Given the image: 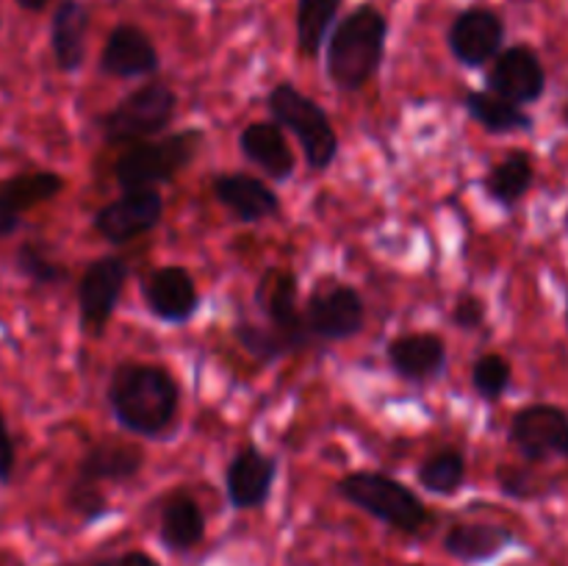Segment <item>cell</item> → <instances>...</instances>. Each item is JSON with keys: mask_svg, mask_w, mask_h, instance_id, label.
Returning <instances> with one entry per match:
<instances>
[{"mask_svg": "<svg viewBox=\"0 0 568 566\" xmlns=\"http://www.w3.org/2000/svg\"><path fill=\"white\" fill-rule=\"evenodd\" d=\"M116 566H161L159 560L150 558L148 553H139V549H133V553H125L120 560H116Z\"/></svg>", "mask_w": 568, "mask_h": 566, "instance_id": "obj_36", "label": "cell"}, {"mask_svg": "<svg viewBox=\"0 0 568 566\" xmlns=\"http://www.w3.org/2000/svg\"><path fill=\"white\" fill-rule=\"evenodd\" d=\"M266 105L275 117V125L294 133L297 142L303 144L311 170H327L336 161L338 137L327 120L325 109L314 98L294 89L292 83H277L266 98Z\"/></svg>", "mask_w": 568, "mask_h": 566, "instance_id": "obj_4", "label": "cell"}, {"mask_svg": "<svg viewBox=\"0 0 568 566\" xmlns=\"http://www.w3.org/2000/svg\"><path fill=\"white\" fill-rule=\"evenodd\" d=\"M277 475V461L261 453L258 447H244L233 455L225 472V486L231 505L250 511L261 508L270 499L272 483Z\"/></svg>", "mask_w": 568, "mask_h": 566, "instance_id": "obj_15", "label": "cell"}, {"mask_svg": "<svg viewBox=\"0 0 568 566\" xmlns=\"http://www.w3.org/2000/svg\"><path fill=\"white\" fill-rule=\"evenodd\" d=\"M344 0H297V44L303 55H320Z\"/></svg>", "mask_w": 568, "mask_h": 566, "instance_id": "obj_27", "label": "cell"}, {"mask_svg": "<svg viewBox=\"0 0 568 566\" xmlns=\"http://www.w3.org/2000/svg\"><path fill=\"white\" fill-rule=\"evenodd\" d=\"M508 438L530 464H547L549 458L568 461V411L552 403L519 408L510 420Z\"/></svg>", "mask_w": 568, "mask_h": 566, "instance_id": "obj_7", "label": "cell"}, {"mask_svg": "<svg viewBox=\"0 0 568 566\" xmlns=\"http://www.w3.org/2000/svg\"><path fill=\"white\" fill-rule=\"evenodd\" d=\"M386 37L388 22L383 11L372 3H361L333 28L327 39V78L344 92L366 87L381 67Z\"/></svg>", "mask_w": 568, "mask_h": 566, "instance_id": "obj_2", "label": "cell"}, {"mask_svg": "<svg viewBox=\"0 0 568 566\" xmlns=\"http://www.w3.org/2000/svg\"><path fill=\"white\" fill-rule=\"evenodd\" d=\"M497 481L503 494H508V497L514 499H532L541 494V488L536 486V477L527 469H519V466H499Z\"/></svg>", "mask_w": 568, "mask_h": 566, "instance_id": "obj_33", "label": "cell"}, {"mask_svg": "<svg viewBox=\"0 0 568 566\" xmlns=\"http://www.w3.org/2000/svg\"><path fill=\"white\" fill-rule=\"evenodd\" d=\"M205 536V516L197 499L189 494H175L161 508V542L175 553L197 547Z\"/></svg>", "mask_w": 568, "mask_h": 566, "instance_id": "obj_25", "label": "cell"}, {"mask_svg": "<svg viewBox=\"0 0 568 566\" xmlns=\"http://www.w3.org/2000/svg\"><path fill=\"white\" fill-rule=\"evenodd\" d=\"M236 338L239 344L253 355V358L261 361V364H272V361H277L283 353H286V347H283L281 338L275 336L272 327L253 325V322H242V325H236Z\"/></svg>", "mask_w": 568, "mask_h": 566, "instance_id": "obj_31", "label": "cell"}, {"mask_svg": "<svg viewBox=\"0 0 568 566\" xmlns=\"http://www.w3.org/2000/svg\"><path fill=\"white\" fill-rule=\"evenodd\" d=\"M486 81L488 92L499 94L516 105L536 103L547 92V70H544L536 50L527 48V44L499 50Z\"/></svg>", "mask_w": 568, "mask_h": 566, "instance_id": "obj_9", "label": "cell"}, {"mask_svg": "<svg viewBox=\"0 0 568 566\" xmlns=\"http://www.w3.org/2000/svg\"><path fill=\"white\" fill-rule=\"evenodd\" d=\"M17 3H20L22 9H28V11H42L44 6L50 3V0H17Z\"/></svg>", "mask_w": 568, "mask_h": 566, "instance_id": "obj_37", "label": "cell"}, {"mask_svg": "<svg viewBox=\"0 0 568 566\" xmlns=\"http://www.w3.org/2000/svg\"><path fill=\"white\" fill-rule=\"evenodd\" d=\"M566 327H568V305H566Z\"/></svg>", "mask_w": 568, "mask_h": 566, "instance_id": "obj_39", "label": "cell"}, {"mask_svg": "<svg viewBox=\"0 0 568 566\" xmlns=\"http://www.w3.org/2000/svg\"><path fill=\"white\" fill-rule=\"evenodd\" d=\"M67 505H70L83 522H94L100 519V516L109 514V503H105V497L100 494V488L87 481H72L70 492H67Z\"/></svg>", "mask_w": 568, "mask_h": 566, "instance_id": "obj_32", "label": "cell"}, {"mask_svg": "<svg viewBox=\"0 0 568 566\" xmlns=\"http://www.w3.org/2000/svg\"><path fill=\"white\" fill-rule=\"evenodd\" d=\"M178 98L166 83H144L100 117V131L109 144L155 137L175 117Z\"/></svg>", "mask_w": 568, "mask_h": 566, "instance_id": "obj_6", "label": "cell"}, {"mask_svg": "<svg viewBox=\"0 0 568 566\" xmlns=\"http://www.w3.org/2000/svg\"><path fill=\"white\" fill-rule=\"evenodd\" d=\"M144 303L161 322H189L200 309L194 277L183 266H161L144 281Z\"/></svg>", "mask_w": 568, "mask_h": 566, "instance_id": "obj_14", "label": "cell"}, {"mask_svg": "<svg viewBox=\"0 0 568 566\" xmlns=\"http://www.w3.org/2000/svg\"><path fill=\"white\" fill-rule=\"evenodd\" d=\"M388 364L405 381H430L447 364V344L436 333H408L388 344Z\"/></svg>", "mask_w": 568, "mask_h": 566, "instance_id": "obj_19", "label": "cell"}, {"mask_svg": "<svg viewBox=\"0 0 568 566\" xmlns=\"http://www.w3.org/2000/svg\"><path fill=\"white\" fill-rule=\"evenodd\" d=\"M164 211V200L155 189H133L94 214V231L111 244H128L153 231Z\"/></svg>", "mask_w": 568, "mask_h": 566, "instance_id": "obj_11", "label": "cell"}, {"mask_svg": "<svg viewBox=\"0 0 568 566\" xmlns=\"http://www.w3.org/2000/svg\"><path fill=\"white\" fill-rule=\"evenodd\" d=\"M449 50L464 67H483L497 59L505 42V22L497 11L475 9L460 11L449 26Z\"/></svg>", "mask_w": 568, "mask_h": 566, "instance_id": "obj_12", "label": "cell"}, {"mask_svg": "<svg viewBox=\"0 0 568 566\" xmlns=\"http://www.w3.org/2000/svg\"><path fill=\"white\" fill-rule=\"evenodd\" d=\"M303 320L311 336L342 342V338L355 336L364 327V300L353 286H342V283L322 286L311 294Z\"/></svg>", "mask_w": 568, "mask_h": 566, "instance_id": "obj_10", "label": "cell"}, {"mask_svg": "<svg viewBox=\"0 0 568 566\" xmlns=\"http://www.w3.org/2000/svg\"><path fill=\"white\" fill-rule=\"evenodd\" d=\"M125 281L128 264L120 255H103L83 270L78 281V311H81V331L87 336H103Z\"/></svg>", "mask_w": 568, "mask_h": 566, "instance_id": "obj_8", "label": "cell"}, {"mask_svg": "<svg viewBox=\"0 0 568 566\" xmlns=\"http://www.w3.org/2000/svg\"><path fill=\"white\" fill-rule=\"evenodd\" d=\"M61 189H64V181L50 170L22 172L9 181H0V239L11 236L20 228L22 211L48 203Z\"/></svg>", "mask_w": 568, "mask_h": 566, "instance_id": "obj_17", "label": "cell"}, {"mask_svg": "<svg viewBox=\"0 0 568 566\" xmlns=\"http://www.w3.org/2000/svg\"><path fill=\"white\" fill-rule=\"evenodd\" d=\"M14 466H17V447L14 438H11L9 425H6V416L0 411V483H11L14 477Z\"/></svg>", "mask_w": 568, "mask_h": 566, "instance_id": "obj_35", "label": "cell"}, {"mask_svg": "<svg viewBox=\"0 0 568 566\" xmlns=\"http://www.w3.org/2000/svg\"><path fill=\"white\" fill-rule=\"evenodd\" d=\"M214 198L242 222H261L277 214L281 200L261 178L244 172H225L214 178Z\"/></svg>", "mask_w": 568, "mask_h": 566, "instance_id": "obj_18", "label": "cell"}, {"mask_svg": "<svg viewBox=\"0 0 568 566\" xmlns=\"http://www.w3.org/2000/svg\"><path fill=\"white\" fill-rule=\"evenodd\" d=\"M453 322L464 331H475L486 322V300H480L477 294H460L455 300V309H453Z\"/></svg>", "mask_w": 568, "mask_h": 566, "instance_id": "obj_34", "label": "cell"}, {"mask_svg": "<svg viewBox=\"0 0 568 566\" xmlns=\"http://www.w3.org/2000/svg\"><path fill=\"white\" fill-rule=\"evenodd\" d=\"M464 105L471 120L486 128L488 133H519L532 128V117L521 105L510 103L494 92H483V89L469 92Z\"/></svg>", "mask_w": 568, "mask_h": 566, "instance_id": "obj_26", "label": "cell"}, {"mask_svg": "<svg viewBox=\"0 0 568 566\" xmlns=\"http://www.w3.org/2000/svg\"><path fill=\"white\" fill-rule=\"evenodd\" d=\"M144 464V453L122 438H103L94 444L78 464L75 481H87L98 486L100 481H131Z\"/></svg>", "mask_w": 568, "mask_h": 566, "instance_id": "obj_21", "label": "cell"}, {"mask_svg": "<svg viewBox=\"0 0 568 566\" xmlns=\"http://www.w3.org/2000/svg\"><path fill=\"white\" fill-rule=\"evenodd\" d=\"M258 300L270 314L272 331L288 350H300L308 342V327H305L303 311L297 309V277L286 270H272L258 286Z\"/></svg>", "mask_w": 568, "mask_h": 566, "instance_id": "obj_13", "label": "cell"}, {"mask_svg": "<svg viewBox=\"0 0 568 566\" xmlns=\"http://www.w3.org/2000/svg\"><path fill=\"white\" fill-rule=\"evenodd\" d=\"M116 422L136 436H161L181 405L178 381L155 364H120L105 388Z\"/></svg>", "mask_w": 568, "mask_h": 566, "instance_id": "obj_1", "label": "cell"}, {"mask_svg": "<svg viewBox=\"0 0 568 566\" xmlns=\"http://www.w3.org/2000/svg\"><path fill=\"white\" fill-rule=\"evenodd\" d=\"M87 28L89 9L81 0H61L50 26V44L59 70L75 72L83 64L87 53Z\"/></svg>", "mask_w": 568, "mask_h": 566, "instance_id": "obj_23", "label": "cell"}, {"mask_svg": "<svg viewBox=\"0 0 568 566\" xmlns=\"http://www.w3.org/2000/svg\"><path fill=\"white\" fill-rule=\"evenodd\" d=\"M336 492L355 508L366 511L369 516L381 519L383 525L399 533H419L427 525L425 503L410 492L397 477L381 475V472H353L336 483Z\"/></svg>", "mask_w": 568, "mask_h": 566, "instance_id": "obj_3", "label": "cell"}, {"mask_svg": "<svg viewBox=\"0 0 568 566\" xmlns=\"http://www.w3.org/2000/svg\"><path fill=\"white\" fill-rule=\"evenodd\" d=\"M564 125L568 128V100L564 103Z\"/></svg>", "mask_w": 568, "mask_h": 566, "instance_id": "obj_38", "label": "cell"}, {"mask_svg": "<svg viewBox=\"0 0 568 566\" xmlns=\"http://www.w3.org/2000/svg\"><path fill=\"white\" fill-rule=\"evenodd\" d=\"M532 181H536V166H532L530 153L514 150L488 170V175L483 178V189L494 203H499L503 209H514L530 192Z\"/></svg>", "mask_w": 568, "mask_h": 566, "instance_id": "obj_24", "label": "cell"}, {"mask_svg": "<svg viewBox=\"0 0 568 566\" xmlns=\"http://www.w3.org/2000/svg\"><path fill=\"white\" fill-rule=\"evenodd\" d=\"M200 142H203V133L189 128V131L172 133L159 142L136 144L116 161V183L122 192H133V189H155L159 183L172 181L192 164Z\"/></svg>", "mask_w": 568, "mask_h": 566, "instance_id": "obj_5", "label": "cell"}, {"mask_svg": "<svg viewBox=\"0 0 568 566\" xmlns=\"http://www.w3.org/2000/svg\"><path fill=\"white\" fill-rule=\"evenodd\" d=\"M239 148L261 172L275 181L292 178L294 164H297L286 137H283V128L275 122H250L239 137Z\"/></svg>", "mask_w": 568, "mask_h": 566, "instance_id": "obj_20", "label": "cell"}, {"mask_svg": "<svg viewBox=\"0 0 568 566\" xmlns=\"http://www.w3.org/2000/svg\"><path fill=\"white\" fill-rule=\"evenodd\" d=\"M100 70L114 78H142L159 70V50L153 39L136 26H116L100 53Z\"/></svg>", "mask_w": 568, "mask_h": 566, "instance_id": "obj_16", "label": "cell"}, {"mask_svg": "<svg viewBox=\"0 0 568 566\" xmlns=\"http://www.w3.org/2000/svg\"><path fill=\"white\" fill-rule=\"evenodd\" d=\"M416 481L422 483V488L433 494H449L460 492V486L466 483V458L458 449H442V453H433L430 458L422 461V466L416 469Z\"/></svg>", "mask_w": 568, "mask_h": 566, "instance_id": "obj_28", "label": "cell"}, {"mask_svg": "<svg viewBox=\"0 0 568 566\" xmlns=\"http://www.w3.org/2000/svg\"><path fill=\"white\" fill-rule=\"evenodd\" d=\"M514 381V370H510V361L503 358L499 353L480 355L471 366V386L488 403H497L505 392L510 388Z\"/></svg>", "mask_w": 568, "mask_h": 566, "instance_id": "obj_29", "label": "cell"}, {"mask_svg": "<svg viewBox=\"0 0 568 566\" xmlns=\"http://www.w3.org/2000/svg\"><path fill=\"white\" fill-rule=\"evenodd\" d=\"M566 225H568V211H566Z\"/></svg>", "mask_w": 568, "mask_h": 566, "instance_id": "obj_40", "label": "cell"}, {"mask_svg": "<svg viewBox=\"0 0 568 566\" xmlns=\"http://www.w3.org/2000/svg\"><path fill=\"white\" fill-rule=\"evenodd\" d=\"M516 542L514 530L503 525H488V522H460V525L449 527L444 536V549L453 558L464 560V564H483V560L497 558L499 553Z\"/></svg>", "mask_w": 568, "mask_h": 566, "instance_id": "obj_22", "label": "cell"}, {"mask_svg": "<svg viewBox=\"0 0 568 566\" xmlns=\"http://www.w3.org/2000/svg\"><path fill=\"white\" fill-rule=\"evenodd\" d=\"M14 264L22 275L28 277L37 286H53V283L64 281V266L55 264L48 253H44L39 244L33 242H22L14 253Z\"/></svg>", "mask_w": 568, "mask_h": 566, "instance_id": "obj_30", "label": "cell"}]
</instances>
